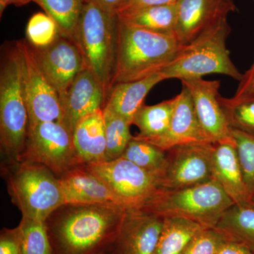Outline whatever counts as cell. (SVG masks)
<instances>
[{
    "instance_id": "obj_1",
    "label": "cell",
    "mask_w": 254,
    "mask_h": 254,
    "mask_svg": "<svg viewBox=\"0 0 254 254\" xmlns=\"http://www.w3.org/2000/svg\"><path fill=\"white\" fill-rule=\"evenodd\" d=\"M128 208L117 204L60 205L47 218L53 254H98L120 231Z\"/></svg>"
},
{
    "instance_id": "obj_2",
    "label": "cell",
    "mask_w": 254,
    "mask_h": 254,
    "mask_svg": "<svg viewBox=\"0 0 254 254\" xmlns=\"http://www.w3.org/2000/svg\"><path fill=\"white\" fill-rule=\"evenodd\" d=\"M29 127L19 41L6 48L0 68V145L6 160L19 161Z\"/></svg>"
},
{
    "instance_id": "obj_3",
    "label": "cell",
    "mask_w": 254,
    "mask_h": 254,
    "mask_svg": "<svg viewBox=\"0 0 254 254\" xmlns=\"http://www.w3.org/2000/svg\"><path fill=\"white\" fill-rule=\"evenodd\" d=\"M119 25L118 12L85 2L73 37L85 66L99 80L107 98L113 88L116 68Z\"/></svg>"
},
{
    "instance_id": "obj_4",
    "label": "cell",
    "mask_w": 254,
    "mask_h": 254,
    "mask_svg": "<svg viewBox=\"0 0 254 254\" xmlns=\"http://www.w3.org/2000/svg\"><path fill=\"white\" fill-rule=\"evenodd\" d=\"M182 46L175 36L134 27L120 20L113 86L160 72L171 63Z\"/></svg>"
},
{
    "instance_id": "obj_5",
    "label": "cell",
    "mask_w": 254,
    "mask_h": 254,
    "mask_svg": "<svg viewBox=\"0 0 254 254\" xmlns=\"http://www.w3.org/2000/svg\"><path fill=\"white\" fill-rule=\"evenodd\" d=\"M1 171L11 201L22 216L45 222L64 203L59 178L45 165L4 159Z\"/></svg>"
},
{
    "instance_id": "obj_6",
    "label": "cell",
    "mask_w": 254,
    "mask_h": 254,
    "mask_svg": "<svg viewBox=\"0 0 254 254\" xmlns=\"http://www.w3.org/2000/svg\"><path fill=\"white\" fill-rule=\"evenodd\" d=\"M230 33L231 28L226 18L182 46L171 63L160 71L164 79L177 78L183 81L218 73L240 81L243 74L232 63L226 46Z\"/></svg>"
},
{
    "instance_id": "obj_7",
    "label": "cell",
    "mask_w": 254,
    "mask_h": 254,
    "mask_svg": "<svg viewBox=\"0 0 254 254\" xmlns=\"http://www.w3.org/2000/svg\"><path fill=\"white\" fill-rule=\"evenodd\" d=\"M234 204L232 198L213 179L180 190L159 189L139 209L162 218H185L206 228H215L224 213Z\"/></svg>"
},
{
    "instance_id": "obj_8",
    "label": "cell",
    "mask_w": 254,
    "mask_h": 254,
    "mask_svg": "<svg viewBox=\"0 0 254 254\" xmlns=\"http://www.w3.org/2000/svg\"><path fill=\"white\" fill-rule=\"evenodd\" d=\"M19 161L45 165L58 178L83 165L75 149L72 133L60 122H46L28 127Z\"/></svg>"
},
{
    "instance_id": "obj_9",
    "label": "cell",
    "mask_w": 254,
    "mask_h": 254,
    "mask_svg": "<svg viewBox=\"0 0 254 254\" xmlns=\"http://www.w3.org/2000/svg\"><path fill=\"white\" fill-rule=\"evenodd\" d=\"M85 166L106 183L128 209L141 208L160 189L156 175L125 158Z\"/></svg>"
},
{
    "instance_id": "obj_10",
    "label": "cell",
    "mask_w": 254,
    "mask_h": 254,
    "mask_svg": "<svg viewBox=\"0 0 254 254\" xmlns=\"http://www.w3.org/2000/svg\"><path fill=\"white\" fill-rule=\"evenodd\" d=\"M213 143L177 145L167 151V161L159 178L160 188L180 190L213 180Z\"/></svg>"
},
{
    "instance_id": "obj_11",
    "label": "cell",
    "mask_w": 254,
    "mask_h": 254,
    "mask_svg": "<svg viewBox=\"0 0 254 254\" xmlns=\"http://www.w3.org/2000/svg\"><path fill=\"white\" fill-rule=\"evenodd\" d=\"M23 55V83L29 127L46 122L62 123L61 103L54 87L42 72L26 40L19 41Z\"/></svg>"
},
{
    "instance_id": "obj_12",
    "label": "cell",
    "mask_w": 254,
    "mask_h": 254,
    "mask_svg": "<svg viewBox=\"0 0 254 254\" xmlns=\"http://www.w3.org/2000/svg\"><path fill=\"white\" fill-rule=\"evenodd\" d=\"M30 46L42 72L62 98L78 73L86 67L77 46L72 40L61 35L45 48Z\"/></svg>"
},
{
    "instance_id": "obj_13",
    "label": "cell",
    "mask_w": 254,
    "mask_h": 254,
    "mask_svg": "<svg viewBox=\"0 0 254 254\" xmlns=\"http://www.w3.org/2000/svg\"><path fill=\"white\" fill-rule=\"evenodd\" d=\"M182 82L190 91L197 118L208 141L213 144L233 142L231 128L219 100L220 81L200 78Z\"/></svg>"
},
{
    "instance_id": "obj_14",
    "label": "cell",
    "mask_w": 254,
    "mask_h": 254,
    "mask_svg": "<svg viewBox=\"0 0 254 254\" xmlns=\"http://www.w3.org/2000/svg\"><path fill=\"white\" fill-rule=\"evenodd\" d=\"M164 218L141 209H128L118 235L105 254H153Z\"/></svg>"
},
{
    "instance_id": "obj_15",
    "label": "cell",
    "mask_w": 254,
    "mask_h": 254,
    "mask_svg": "<svg viewBox=\"0 0 254 254\" xmlns=\"http://www.w3.org/2000/svg\"><path fill=\"white\" fill-rule=\"evenodd\" d=\"M175 38L181 46L237 11L233 0H179Z\"/></svg>"
},
{
    "instance_id": "obj_16",
    "label": "cell",
    "mask_w": 254,
    "mask_h": 254,
    "mask_svg": "<svg viewBox=\"0 0 254 254\" xmlns=\"http://www.w3.org/2000/svg\"><path fill=\"white\" fill-rule=\"evenodd\" d=\"M60 100L63 113L62 123L73 134L78 122L104 108L107 95L94 73L85 67Z\"/></svg>"
},
{
    "instance_id": "obj_17",
    "label": "cell",
    "mask_w": 254,
    "mask_h": 254,
    "mask_svg": "<svg viewBox=\"0 0 254 254\" xmlns=\"http://www.w3.org/2000/svg\"><path fill=\"white\" fill-rule=\"evenodd\" d=\"M175 98V108L166 133L156 138L141 139L157 145L166 151L177 145L210 143L200 127L191 96L185 85L182 84L181 92Z\"/></svg>"
},
{
    "instance_id": "obj_18",
    "label": "cell",
    "mask_w": 254,
    "mask_h": 254,
    "mask_svg": "<svg viewBox=\"0 0 254 254\" xmlns=\"http://www.w3.org/2000/svg\"><path fill=\"white\" fill-rule=\"evenodd\" d=\"M59 180L64 203L125 206L121 198L101 179L90 172L85 165H79L64 174Z\"/></svg>"
},
{
    "instance_id": "obj_19",
    "label": "cell",
    "mask_w": 254,
    "mask_h": 254,
    "mask_svg": "<svg viewBox=\"0 0 254 254\" xmlns=\"http://www.w3.org/2000/svg\"><path fill=\"white\" fill-rule=\"evenodd\" d=\"M213 178L221 186L235 204L251 205L235 142L214 144L212 160Z\"/></svg>"
},
{
    "instance_id": "obj_20",
    "label": "cell",
    "mask_w": 254,
    "mask_h": 254,
    "mask_svg": "<svg viewBox=\"0 0 254 254\" xmlns=\"http://www.w3.org/2000/svg\"><path fill=\"white\" fill-rule=\"evenodd\" d=\"M73 141L83 165L106 162V136L103 109L78 122L73 131Z\"/></svg>"
},
{
    "instance_id": "obj_21",
    "label": "cell",
    "mask_w": 254,
    "mask_h": 254,
    "mask_svg": "<svg viewBox=\"0 0 254 254\" xmlns=\"http://www.w3.org/2000/svg\"><path fill=\"white\" fill-rule=\"evenodd\" d=\"M160 72L137 81L117 83L112 88L104 108L120 115L129 123L138 110L150 90L160 81H164Z\"/></svg>"
},
{
    "instance_id": "obj_22",
    "label": "cell",
    "mask_w": 254,
    "mask_h": 254,
    "mask_svg": "<svg viewBox=\"0 0 254 254\" xmlns=\"http://www.w3.org/2000/svg\"><path fill=\"white\" fill-rule=\"evenodd\" d=\"M118 14L120 21L129 26L175 37L177 4L146 6Z\"/></svg>"
},
{
    "instance_id": "obj_23",
    "label": "cell",
    "mask_w": 254,
    "mask_h": 254,
    "mask_svg": "<svg viewBox=\"0 0 254 254\" xmlns=\"http://www.w3.org/2000/svg\"><path fill=\"white\" fill-rule=\"evenodd\" d=\"M163 226L153 254H182L200 232L206 227L181 218H163Z\"/></svg>"
},
{
    "instance_id": "obj_24",
    "label": "cell",
    "mask_w": 254,
    "mask_h": 254,
    "mask_svg": "<svg viewBox=\"0 0 254 254\" xmlns=\"http://www.w3.org/2000/svg\"><path fill=\"white\" fill-rule=\"evenodd\" d=\"M215 229L254 254V207L252 205L234 204L224 213Z\"/></svg>"
},
{
    "instance_id": "obj_25",
    "label": "cell",
    "mask_w": 254,
    "mask_h": 254,
    "mask_svg": "<svg viewBox=\"0 0 254 254\" xmlns=\"http://www.w3.org/2000/svg\"><path fill=\"white\" fill-rule=\"evenodd\" d=\"M175 105L174 98L157 105L141 106L132 123L140 130L136 136L149 139L165 134L170 127Z\"/></svg>"
},
{
    "instance_id": "obj_26",
    "label": "cell",
    "mask_w": 254,
    "mask_h": 254,
    "mask_svg": "<svg viewBox=\"0 0 254 254\" xmlns=\"http://www.w3.org/2000/svg\"><path fill=\"white\" fill-rule=\"evenodd\" d=\"M58 25L60 34L72 40L85 0H33Z\"/></svg>"
},
{
    "instance_id": "obj_27",
    "label": "cell",
    "mask_w": 254,
    "mask_h": 254,
    "mask_svg": "<svg viewBox=\"0 0 254 254\" xmlns=\"http://www.w3.org/2000/svg\"><path fill=\"white\" fill-rule=\"evenodd\" d=\"M167 154L166 150L145 140L133 136L122 158L155 174L160 178L166 165Z\"/></svg>"
},
{
    "instance_id": "obj_28",
    "label": "cell",
    "mask_w": 254,
    "mask_h": 254,
    "mask_svg": "<svg viewBox=\"0 0 254 254\" xmlns=\"http://www.w3.org/2000/svg\"><path fill=\"white\" fill-rule=\"evenodd\" d=\"M105 136L106 162L121 158L133 136L130 132L131 123L106 108H103Z\"/></svg>"
},
{
    "instance_id": "obj_29",
    "label": "cell",
    "mask_w": 254,
    "mask_h": 254,
    "mask_svg": "<svg viewBox=\"0 0 254 254\" xmlns=\"http://www.w3.org/2000/svg\"><path fill=\"white\" fill-rule=\"evenodd\" d=\"M16 227L23 254H53L46 222L22 216Z\"/></svg>"
},
{
    "instance_id": "obj_30",
    "label": "cell",
    "mask_w": 254,
    "mask_h": 254,
    "mask_svg": "<svg viewBox=\"0 0 254 254\" xmlns=\"http://www.w3.org/2000/svg\"><path fill=\"white\" fill-rule=\"evenodd\" d=\"M220 105L231 129L254 136V98L235 99L220 96Z\"/></svg>"
},
{
    "instance_id": "obj_31",
    "label": "cell",
    "mask_w": 254,
    "mask_h": 254,
    "mask_svg": "<svg viewBox=\"0 0 254 254\" xmlns=\"http://www.w3.org/2000/svg\"><path fill=\"white\" fill-rule=\"evenodd\" d=\"M26 41L35 48H45L60 36L58 25L46 13L38 12L30 18L26 26Z\"/></svg>"
},
{
    "instance_id": "obj_32",
    "label": "cell",
    "mask_w": 254,
    "mask_h": 254,
    "mask_svg": "<svg viewBox=\"0 0 254 254\" xmlns=\"http://www.w3.org/2000/svg\"><path fill=\"white\" fill-rule=\"evenodd\" d=\"M244 180L251 198L254 195V136L231 129Z\"/></svg>"
},
{
    "instance_id": "obj_33",
    "label": "cell",
    "mask_w": 254,
    "mask_h": 254,
    "mask_svg": "<svg viewBox=\"0 0 254 254\" xmlns=\"http://www.w3.org/2000/svg\"><path fill=\"white\" fill-rule=\"evenodd\" d=\"M225 235L215 228H205L195 236L182 254H216Z\"/></svg>"
},
{
    "instance_id": "obj_34",
    "label": "cell",
    "mask_w": 254,
    "mask_h": 254,
    "mask_svg": "<svg viewBox=\"0 0 254 254\" xmlns=\"http://www.w3.org/2000/svg\"><path fill=\"white\" fill-rule=\"evenodd\" d=\"M0 254H23L17 227L3 228L0 233Z\"/></svg>"
},
{
    "instance_id": "obj_35",
    "label": "cell",
    "mask_w": 254,
    "mask_h": 254,
    "mask_svg": "<svg viewBox=\"0 0 254 254\" xmlns=\"http://www.w3.org/2000/svg\"><path fill=\"white\" fill-rule=\"evenodd\" d=\"M233 98L235 99L254 98V60L251 67L242 75Z\"/></svg>"
},
{
    "instance_id": "obj_36",
    "label": "cell",
    "mask_w": 254,
    "mask_h": 254,
    "mask_svg": "<svg viewBox=\"0 0 254 254\" xmlns=\"http://www.w3.org/2000/svg\"><path fill=\"white\" fill-rule=\"evenodd\" d=\"M179 0H123L119 7L118 12L140 9L146 6H158V5L177 4Z\"/></svg>"
},
{
    "instance_id": "obj_37",
    "label": "cell",
    "mask_w": 254,
    "mask_h": 254,
    "mask_svg": "<svg viewBox=\"0 0 254 254\" xmlns=\"http://www.w3.org/2000/svg\"><path fill=\"white\" fill-rule=\"evenodd\" d=\"M216 254H253L245 246L225 237Z\"/></svg>"
},
{
    "instance_id": "obj_38",
    "label": "cell",
    "mask_w": 254,
    "mask_h": 254,
    "mask_svg": "<svg viewBox=\"0 0 254 254\" xmlns=\"http://www.w3.org/2000/svg\"><path fill=\"white\" fill-rule=\"evenodd\" d=\"M123 1V0H85V2L93 3L113 12H118L119 7Z\"/></svg>"
},
{
    "instance_id": "obj_39",
    "label": "cell",
    "mask_w": 254,
    "mask_h": 254,
    "mask_svg": "<svg viewBox=\"0 0 254 254\" xmlns=\"http://www.w3.org/2000/svg\"><path fill=\"white\" fill-rule=\"evenodd\" d=\"M33 0H0V16H2L4 10L8 6L14 4L15 6H21L29 4Z\"/></svg>"
},
{
    "instance_id": "obj_40",
    "label": "cell",
    "mask_w": 254,
    "mask_h": 254,
    "mask_svg": "<svg viewBox=\"0 0 254 254\" xmlns=\"http://www.w3.org/2000/svg\"><path fill=\"white\" fill-rule=\"evenodd\" d=\"M251 205L254 207V195L253 197H252V201H251Z\"/></svg>"
},
{
    "instance_id": "obj_41",
    "label": "cell",
    "mask_w": 254,
    "mask_h": 254,
    "mask_svg": "<svg viewBox=\"0 0 254 254\" xmlns=\"http://www.w3.org/2000/svg\"><path fill=\"white\" fill-rule=\"evenodd\" d=\"M105 254L104 252H102V253H100V254Z\"/></svg>"
},
{
    "instance_id": "obj_42",
    "label": "cell",
    "mask_w": 254,
    "mask_h": 254,
    "mask_svg": "<svg viewBox=\"0 0 254 254\" xmlns=\"http://www.w3.org/2000/svg\"><path fill=\"white\" fill-rule=\"evenodd\" d=\"M253 1H254V0H253Z\"/></svg>"
}]
</instances>
